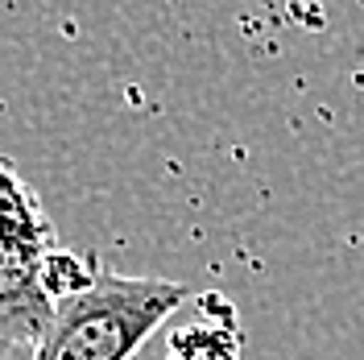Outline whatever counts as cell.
Segmentation results:
<instances>
[{
  "mask_svg": "<svg viewBox=\"0 0 364 360\" xmlns=\"http://www.w3.org/2000/svg\"><path fill=\"white\" fill-rule=\"evenodd\" d=\"M195 294L170 277H124L100 270L54 307L33 360H136L166 319Z\"/></svg>",
  "mask_w": 364,
  "mask_h": 360,
  "instance_id": "cell-1",
  "label": "cell"
},
{
  "mask_svg": "<svg viewBox=\"0 0 364 360\" xmlns=\"http://www.w3.org/2000/svg\"><path fill=\"white\" fill-rule=\"evenodd\" d=\"M54 248L58 236L42 199L13 162L0 158V356L46 336L54 302L42 290V265Z\"/></svg>",
  "mask_w": 364,
  "mask_h": 360,
  "instance_id": "cell-2",
  "label": "cell"
},
{
  "mask_svg": "<svg viewBox=\"0 0 364 360\" xmlns=\"http://www.w3.org/2000/svg\"><path fill=\"white\" fill-rule=\"evenodd\" d=\"M207 298V319L186 323L182 332L166 339L161 360H240V327H236V311L220 294H203Z\"/></svg>",
  "mask_w": 364,
  "mask_h": 360,
  "instance_id": "cell-3",
  "label": "cell"
},
{
  "mask_svg": "<svg viewBox=\"0 0 364 360\" xmlns=\"http://www.w3.org/2000/svg\"><path fill=\"white\" fill-rule=\"evenodd\" d=\"M158 360H161V356H158Z\"/></svg>",
  "mask_w": 364,
  "mask_h": 360,
  "instance_id": "cell-4",
  "label": "cell"
}]
</instances>
